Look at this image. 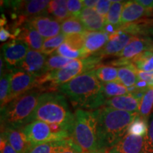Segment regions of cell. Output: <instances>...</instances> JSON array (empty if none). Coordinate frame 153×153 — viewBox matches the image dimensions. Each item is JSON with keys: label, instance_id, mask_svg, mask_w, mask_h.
<instances>
[{"label": "cell", "instance_id": "1", "mask_svg": "<svg viewBox=\"0 0 153 153\" xmlns=\"http://www.w3.org/2000/svg\"><path fill=\"white\" fill-rule=\"evenodd\" d=\"M58 91L68 97L74 107L82 109L97 110L104 106L107 100L103 93V83L97 79L95 70L61 85Z\"/></svg>", "mask_w": 153, "mask_h": 153}, {"label": "cell", "instance_id": "2", "mask_svg": "<svg viewBox=\"0 0 153 153\" xmlns=\"http://www.w3.org/2000/svg\"><path fill=\"white\" fill-rule=\"evenodd\" d=\"M97 120L99 150L114 147L128 133L129 126L139 116L137 112H127L102 106L94 111Z\"/></svg>", "mask_w": 153, "mask_h": 153}, {"label": "cell", "instance_id": "3", "mask_svg": "<svg viewBox=\"0 0 153 153\" xmlns=\"http://www.w3.org/2000/svg\"><path fill=\"white\" fill-rule=\"evenodd\" d=\"M34 120L58 124L71 133L74 123V115L70 111L65 96L59 91L43 92L33 116Z\"/></svg>", "mask_w": 153, "mask_h": 153}, {"label": "cell", "instance_id": "4", "mask_svg": "<svg viewBox=\"0 0 153 153\" xmlns=\"http://www.w3.org/2000/svg\"><path fill=\"white\" fill-rule=\"evenodd\" d=\"M43 93L34 88L11 101L1 110V129L23 128L33 121V116L40 96Z\"/></svg>", "mask_w": 153, "mask_h": 153}, {"label": "cell", "instance_id": "5", "mask_svg": "<svg viewBox=\"0 0 153 153\" xmlns=\"http://www.w3.org/2000/svg\"><path fill=\"white\" fill-rule=\"evenodd\" d=\"M71 138L84 152L92 153L99 150L97 120L94 111L76 108Z\"/></svg>", "mask_w": 153, "mask_h": 153}, {"label": "cell", "instance_id": "6", "mask_svg": "<svg viewBox=\"0 0 153 153\" xmlns=\"http://www.w3.org/2000/svg\"><path fill=\"white\" fill-rule=\"evenodd\" d=\"M23 129L32 145L71 138V133L62 126L58 124L47 123L40 120H34Z\"/></svg>", "mask_w": 153, "mask_h": 153}, {"label": "cell", "instance_id": "7", "mask_svg": "<svg viewBox=\"0 0 153 153\" xmlns=\"http://www.w3.org/2000/svg\"><path fill=\"white\" fill-rule=\"evenodd\" d=\"M49 3L50 1L48 0H30L13 2L14 9L19 15L16 26H22L30 19L48 14Z\"/></svg>", "mask_w": 153, "mask_h": 153}, {"label": "cell", "instance_id": "8", "mask_svg": "<svg viewBox=\"0 0 153 153\" xmlns=\"http://www.w3.org/2000/svg\"><path fill=\"white\" fill-rule=\"evenodd\" d=\"M4 60L9 70L18 68L29 51V46L24 41L12 39L3 45Z\"/></svg>", "mask_w": 153, "mask_h": 153}, {"label": "cell", "instance_id": "9", "mask_svg": "<svg viewBox=\"0 0 153 153\" xmlns=\"http://www.w3.org/2000/svg\"><path fill=\"white\" fill-rule=\"evenodd\" d=\"M37 76L22 69L13 70L11 77L10 102L35 88Z\"/></svg>", "mask_w": 153, "mask_h": 153}, {"label": "cell", "instance_id": "10", "mask_svg": "<svg viewBox=\"0 0 153 153\" xmlns=\"http://www.w3.org/2000/svg\"><path fill=\"white\" fill-rule=\"evenodd\" d=\"M135 36L118 29L114 33L109 34V39L104 48L95 55L103 58L111 56H117L126 47Z\"/></svg>", "mask_w": 153, "mask_h": 153}, {"label": "cell", "instance_id": "11", "mask_svg": "<svg viewBox=\"0 0 153 153\" xmlns=\"http://www.w3.org/2000/svg\"><path fill=\"white\" fill-rule=\"evenodd\" d=\"M40 33L44 39L58 36L61 32V24L52 16L41 15L30 19L27 22Z\"/></svg>", "mask_w": 153, "mask_h": 153}, {"label": "cell", "instance_id": "12", "mask_svg": "<svg viewBox=\"0 0 153 153\" xmlns=\"http://www.w3.org/2000/svg\"><path fill=\"white\" fill-rule=\"evenodd\" d=\"M147 136L126 134L117 144L110 149L113 153H148Z\"/></svg>", "mask_w": 153, "mask_h": 153}, {"label": "cell", "instance_id": "13", "mask_svg": "<svg viewBox=\"0 0 153 153\" xmlns=\"http://www.w3.org/2000/svg\"><path fill=\"white\" fill-rule=\"evenodd\" d=\"M147 51H153L152 40L148 36H137L134 37L116 57L131 62L134 57Z\"/></svg>", "mask_w": 153, "mask_h": 153}, {"label": "cell", "instance_id": "14", "mask_svg": "<svg viewBox=\"0 0 153 153\" xmlns=\"http://www.w3.org/2000/svg\"><path fill=\"white\" fill-rule=\"evenodd\" d=\"M47 55L41 51L29 50L26 57L18 68L22 69L28 73L39 77L45 74V63Z\"/></svg>", "mask_w": 153, "mask_h": 153}, {"label": "cell", "instance_id": "15", "mask_svg": "<svg viewBox=\"0 0 153 153\" xmlns=\"http://www.w3.org/2000/svg\"><path fill=\"white\" fill-rule=\"evenodd\" d=\"M14 39H18L28 44L30 50L41 51L44 43V38L28 23L16 28L12 35Z\"/></svg>", "mask_w": 153, "mask_h": 153}, {"label": "cell", "instance_id": "16", "mask_svg": "<svg viewBox=\"0 0 153 153\" xmlns=\"http://www.w3.org/2000/svg\"><path fill=\"white\" fill-rule=\"evenodd\" d=\"M23 128H5L1 129V136L4 137L18 153H26L32 146Z\"/></svg>", "mask_w": 153, "mask_h": 153}, {"label": "cell", "instance_id": "17", "mask_svg": "<svg viewBox=\"0 0 153 153\" xmlns=\"http://www.w3.org/2000/svg\"><path fill=\"white\" fill-rule=\"evenodd\" d=\"M109 39V33L105 31L89 32L85 33L83 51L85 57L98 53L104 48Z\"/></svg>", "mask_w": 153, "mask_h": 153}, {"label": "cell", "instance_id": "18", "mask_svg": "<svg viewBox=\"0 0 153 153\" xmlns=\"http://www.w3.org/2000/svg\"><path fill=\"white\" fill-rule=\"evenodd\" d=\"M152 14V11L144 8L143 6L137 3L136 1H126L122 11L120 24L123 26L138 22L139 19L143 17L150 16Z\"/></svg>", "mask_w": 153, "mask_h": 153}, {"label": "cell", "instance_id": "19", "mask_svg": "<svg viewBox=\"0 0 153 153\" xmlns=\"http://www.w3.org/2000/svg\"><path fill=\"white\" fill-rule=\"evenodd\" d=\"M79 19L87 31H104L106 25V18L99 14L95 9L84 8Z\"/></svg>", "mask_w": 153, "mask_h": 153}, {"label": "cell", "instance_id": "20", "mask_svg": "<svg viewBox=\"0 0 153 153\" xmlns=\"http://www.w3.org/2000/svg\"><path fill=\"white\" fill-rule=\"evenodd\" d=\"M104 106L123 111L138 113L140 101L133 96L128 94L107 99Z\"/></svg>", "mask_w": 153, "mask_h": 153}, {"label": "cell", "instance_id": "21", "mask_svg": "<svg viewBox=\"0 0 153 153\" xmlns=\"http://www.w3.org/2000/svg\"><path fill=\"white\" fill-rule=\"evenodd\" d=\"M137 70L132 63L118 68V79L119 83L126 87L134 86L138 81Z\"/></svg>", "mask_w": 153, "mask_h": 153}, {"label": "cell", "instance_id": "22", "mask_svg": "<svg viewBox=\"0 0 153 153\" xmlns=\"http://www.w3.org/2000/svg\"><path fill=\"white\" fill-rule=\"evenodd\" d=\"M48 14L52 15L55 20L59 22H62L70 18V15L67 7L65 0H53L50 1L48 7Z\"/></svg>", "mask_w": 153, "mask_h": 153}, {"label": "cell", "instance_id": "23", "mask_svg": "<svg viewBox=\"0 0 153 153\" xmlns=\"http://www.w3.org/2000/svg\"><path fill=\"white\" fill-rule=\"evenodd\" d=\"M87 31L85 26L77 18L70 17L61 23V32L67 36L82 34Z\"/></svg>", "mask_w": 153, "mask_h": 153}, {"label": "cell", "instance_id": "24", "mask_svg": "<svg viewBox=\"0 0 153 153\" xmlns=\"http://www.w3.org/2000/svg\"><path fill=\"white\" fill-rule=\"evenodd\" d=\"M13 70L4 72L0 80V103L1 110L10 103L11 77Z\"/></svg>", "mask_w": 153, "mask_h": 153}, {"label": "cell", "instance_id": "25", "mask_svg": "<svg viewBox=\"0 0 153 153\" xmlns=\"http://www.w3.org/2000/svg\"><path fill=\"white\" fill-rule=\"evenodd\" d=\"M132 64L138 71L152 72L153 71V51H145L134 57L131 60Z\"/></svg>", "mask_w": 153, "mask_h": 153}, {"label": "cell", "instance_id": "26", "mask_svg": "<svg viewBox=\"0 0 153 153\" xmlns=\"http://www.w3.org/2000/svg\"><path fill=\"white\" fill-rule=\"evenodd\" d=\"M125 2L123 1H112L111 7L106 16L107 24L111 25L117 29L120 27V19Z\"/></svg>", "mask_w": 153, "mask_h": 153}, {"label": "cell", "instance_id": "27", "mask_svg": "<svg viewBox=\"0 0 153 153\" xmlns=\"http://www.w3.org/2000/svg\"><path fill=\"white\" fill-rule=\"evenodd\" d=\"M153 111V88L148 87L140 102L139 116L148 120L151 113Z\"/></svg>", "mask_w": 153, "mask_h": 153}, {"label": "cell", "instance_id": "28", "mask_svg": "<svg viewBox=\"0 0 153 153\" xmlns=\"http://www.w3.org/2000/svg\"><path fill=\"white\" fill-rule=\"evenodd\" d=\"M95 74L97 79L101 83L116 82L119 83L118 79V68L113 66L101 65L95 70Z\"/></svg>", "mask_w": 153, "mask_h": 153}, {"label": "cell", "instance_id": "29", "mask_svg": "<svg viewBox=\"0 0 153 153\" xmlns=\"http://www.w3.org/2000/svg\"><path fill=\"white\" fill-rule=\"evenodd\" d=\"M103 93L107 99L129 94L128 88L116 82L103 83Z\"/></svg>", "mask_w": 153, "mask_h": 153}, {"label": "cell", "instance_id": "30", "mask_svg": "<svg viewBox=\"0 0 153 153\" xmlns=\"http://www.w3.org/2000/svg\"><path fill=\"white\" fill-rule=\"evenodd\" d=\"M66 38L67 36L60 33L55 37L45 39L41 52L45 55H51L65 41Z\"/></svg>", "mask_w": 153, "mask_h": 153}, {"label": "cell", "instance_id": "31", "mask_svg": "<svg viewBox=\"0 0 153 153\" xmlns=\"http://www.w3.org/2000/svg\"><path fill=\"white\" fill-rule=\"evenodd\" d=\"M66 140L32 145L26 153H57L62 148Z\"/></svg>", "mask_w": 153, "mask_h": 153}, {"label": "cell", "instance_id": "32", "mask_svg": "<svg viewBox=\"0 0 153 153\" xmlns=\"http://www.w3.org/2000/svg\"><path fill=\"white\" fill-rule=\"evenodd\" d=\"M72 60L71 59L66 58L57 54L50 55L45 63V72L47 73L48 72L65 68L69 63L72 62Z\"/></svg>", "mask_w": 153, "mask_h": 153}, {"label": "cell", "instance_id": "33", "mask_svg": "<svg viewBox=\"0 0 153 153\" xmlns=\"http://www.w3.org/2000/svg\"><path fill=\"white\" fill-rule=\"evenodd\" d=\"M56 54L71 60L85 58L82 50H76L69 45L66 42H64L56 51Z\"/></svg>", "mask_w": 153, "mask_h": 153}, {"label": "cell", "instance_id": "34", "mask_svg": "<svg viewBox=\"0 0 153 153\" xmlns=\"http://www.w3.org/2000/svg\"><path fill=\"white\" fill-rule=\"evenodd\" d=\"M148 132V126L147 120L138 116L129 126L127 133L137 136H146Z\"/></svg>", "mask_w": 153, "mask_h": 153}, {"label": "cell", "instance_id": "35", "mask_svg": "<svg viewBox=\"0 0 153 153\" xmlns=\"http://www.w3.org/2000/svg\"><path fill=\"white\" fill-rule=\"evenodd\" d=\"M67 7L70 17L79 19L84 7L81 0H68L67 1Z\"/></svg>", "mask_w": 153, "mask_h": 153}, {"label": "cell", "instance_id": "36", "mask_svg": "<svg viewBox=\"0 0 153 153\" xmlns=\"http://www.w3.org/2000/svg\"><path fill=\"white\" fill-rule=\"evenodd\" d=\"M57 153H84L83 150L78 146L72 138L67 140L66 143Z\"/></svg>", "mask_w": 153, "mask_h": 153}, {"label": "cell", "instance_id": "37", "mask_svg": "<svg viewBox=\"0 0 153 153\" xmlns=\"http://www.w3.org/2000/svg\"><path fill=\"white\" fill-rule=\"evenodd\" d=\"M111 5L112 1H110V0H99L97 1L95 10L99 14L106 18Z\"/></svg>", "mask_w": 153, "mask_h": 153}, {"label": "cell", "instance_id": "38", "mask_svg": "<svg viewBox=\"0 0 153 153\" xmlns=\"http://www.w3.org/2000/svg\"><path fill=\"white\" fill-rule=\"evenodd\" d=\"M147 150H148V153H153V114L151 115L148 126V136H147Z\"/></svg>", "mask_w": 153, "mask_h": 153}, {"label": "cell", "instance_id": "39", "mask_svg": "<svg viewBox=\"0 0 153 153\" xmlns=\"http://www.w3.org/2000/svg\"><path fill=\"white\" fill-rule=\"evenodd\" d=\"M137 74L139 79L143 80V81L146 82L148 83L149 87H153V71L145 72L137 70Z\"/></svg>", "mask_w": 153, "mask_h": 153}, {"label": "cell", "instance_id": "40", "mask_svg": "<svg viewBox=\"0 0 153 153\" xmlns=\"http://www.w3.org/2000/svg\"><path fill=\"white\" fill-rule=\"evenodd\" d=\"M0 152L1 153H18L3 136H1L0 140Z\"/></svg>", "mask_w": 153, "mask_h": 153}, {"label": "cell", "instance_id": "41", "mask_svg": "<svg viewBox=\"0 0 153 153\" xmlns=\"http://www.w3.org/2000/svg\"><path fill=\"white\" fill-rule=\"evenodd\" d=\"M11 38V34L9 29H7L4 27H1L0 29V41L1 42H4Z\"/></svg>", "mask_w": 153, "mask_h": 153}, {"label": "cell", "instance_id": "42", "mask_svg": "<svg viewBox=\"0 0 153 153\" xmlns=\"http://www.w3.org/2000/svg\"><path fill=\"white\" fill-rule=\"evenodd\" d=\"M137 3L143 6L144 8L148 10L152 11H153V0H137Z\"/></svg>", "mask_w": 153, "mask_h": 153}, {"label": "cell", "instance_id": "43", "mask_svg": "<svg viewBox=\"0 0 153 153\" xmlns=\"http://www.w3.org/2000/svg\"><path fill=\"white\" fill-rule=\"evenodd\" d=\"M97 1H96V0H83L82 4H83L84 8L95 9Z\"/></svg>", "mask_w": 153, "mask_h": 153}, {"label": "cell", "instance_id": "44", "mask_svg": "<svg viewBox=\"0 0 153 153\" xmlns=\"http://www.w3.org/2000/svg\"><path fill=\"white\" fill-rule=\"evenodd\" d=\"M109 150L110 149L102 148V149H99V150L96 151V152H92V153H108Z\"/></svg>", "mask_w": 153, "mask_h": 153}, {"label": "cell", "instance_id": "45", "mask_svg": "<svg viewBox=\"0 0 153 153\" xmlns=\"http://www.w3.org/2000/svg\"><path fill=\"white\" fill-rule=\"evenodd\" d=\"M150 33L152 34V36H153V23H152V26H151V28H150Z\"/></svg>", "mask_w": 153, "mask_h": 153}, {"label": "cell", "instance_id": "46", "mask_svg": "<svg viewBox=\"0 0 153 153\" xmlns=\"http://www.w3.org/2000/svg\"><path fill=\"white\" fill-rule=\"evenodd\" d=\"M108 153H113L112 152H111V151L110 150H109V151H108Z\"/></svg>", "mask_w": 153, "mask_h": 153}, {"label": "cell", "instance_id": "47", "mask_svg": "<svg viewBox=\"0 0 153 153\" xmlns=\"http://www.w3.org/2000/svg\"><path fill=\"white\" fill-rule=\"evenodd\" d=\"M84 153H87V152H84Z\"/></svg>", "mask_w": 153, "mask_h": 153}, {"label": "cell", "instance_id": "48", "mask_svg": "<svg viewBox=\"0 0 153 153\" xmlns=\"http://www.w3.org/2000/svg\"><path fill=\"white\" fill-rule=\"evenodd\" d=\"M152 88H153V87H152Z\"/></svg>", "mask_w": 153, "mask_h": 153}]
</instances>
